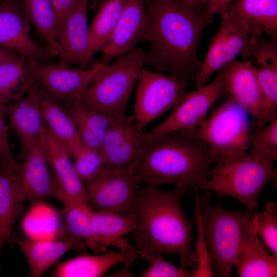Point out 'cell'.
I'll use <instances>...</instances> for the list:
<instances>
[{
  "label": "cell",
  "instance_id": "42",
  "mask_svg": "<svg viewBox=\"0 0 277 277\" xmlns=\"http://www.w3.org/2000/svg\"><path fill=\"white\" fill-rule=\"evenodd\" d=\"M185 7L196 12L203 13L202 7H204L207 0H174Z\"/></svg>",
  "mask_w": 277,
  "mask_h": 277
},
{
  "label": "cell",
  "instance_id": "15",
  "mask_svg": "<svg viewBox=\"0 0 277 277\" xmlns=\"http://www.w3.org/2000/svg\"><path fill=\"white\" fill-rule=\"evenodd\" d=\"M89 0H75L58 26L56 34L59 63L87 67L89 57V26L87 18Z\"/></svg>",
  "mask_w": 277,
  "mask_h": 277
},
{
  "label": "cell",
  "instance_id": "44",
  "mask_svg": "<svg viewBox=\"0 0 277 277\" xmlns=\"http://www.w3.org/2000/svg\"><path fill=\"white\" fill-rule=\"evenodd\" d=\"M4 154L8 155L13 154L12 151L7 150L0 143V157Z\"/></svg>",
  "mask_w": 277,
  "mask_h": 277
},
{
  "label": "cell",
  "instance_id": "13",
  "mask_svg": "<svg viewBox=\"0 0 277 277\" xmlns=\"http://www.w3.org/2000/svg\"><path fill=\"white\" fill-rule=\"evenodd\" d=\"M225 92L248 112L252 133L264 127L273 117L265 105L252 61L233 60L224 67Z\"/></svg>",
  "mask_w": 277,
  "mask_h": 277
},
{
  "label": "cell",
  "instance_id": "28",
  "mask_svg": "<svg viewBox=\"0 0 277 277\" xmlns=\"http://www.w3.org/2000/svg\"><path fill=\"white\" fill-rule=\"evenodd\" d=\"M26 60L18 54L0 66V104L19 100L31 88L33 80L27 69Z\"/></svg>",
  "mask_w": 277,
  "mask_h": 277
},
{
  "label": "cell",
  "instance_id": "26",
  "mask_svg": "<svg viewBox=\"0 0 277 277\" xmlns=\"http://www.w3.org/2000/svg\"><path fill=\"white\" fill-rule=\"evenodd\" d=\"M90 223L97 243L105 249L112 246L127 251L133 248L123 236L134 231V217L112 211L92 210Z\"/></svg>",
  "mask_w": 277,
  "mask_h": 277
},
{
  "label": "cell",
  "instance_id": "36",
  "mask_svg": "<svg viewBox=\"0 0 277 277\" xmlns=\"http://www.w3.org/2000/svg\"><path fill=\"white\" fill-rule=\"evenodd\" d=\"M73 160L75 171L83 184L98 175L107 168L100 151L85 147Z\"/></svg>",
  "mask_w": 277,
  "mask_h": 277
},
{
  "label": "cell",
  "instance_id": "29",
  "mask_svg": "<svg viewBox=\"0 0 277 277\" xmlns=\"http://www.w3.org/2000/svg\"><path fill=\"white\" fill-rule=\"evenodd\" d=\"M234 266L240 277L277 276V257L267 252L256 234Z\"/></svg>",
  "mask_w": 277,
  "mask_h": 277
},
{
  "label": "cell",
  "instance_id": "23",
  "mask_svg": "<svg viewBox=\"0 0 277 277\" xmlns=\"http://www.w3.org/2000/svg\"><path fill=\"white\" fill-rule=\"evenodd\" d=\"M33 87L48 129L66 148L71 159H74L83 151L85 146L73 122L62 105L34 80Z\"/></svg>",
  "mask_w": 277,
  "mask_h": 277
},
{
  "label": "cell",
  "instance_id": "39",
  "mask_svg": "<svg viewBox=\"0 0 277 277\" xmlns=\"http://www.w3.org/2000/svg\"><path fill=\"white\" fill-rule=\"evenodd\" d=\"M235 0H207L204 7L203 15L206 18H212L220 13Z\"/></svg>",
  "mask_w": 277,
  "mask_h": 277
},
{
  "label": "cell",
  "instance_id": "16",
  "mask_svg": "<svg viewBox=\"0 0 277 277\" xmlns=\"http://www.w3.org/2000/svg\"><path fill=\"white\" fill-rule=\"evenodd\" d=\"M0 46L39 63H43L52 55L32 37L30 23L17 0L0 2Z\"/></svg>",
  "mask_w": 277,
  "mask_h": 277
},
{
  "label": "cell",
  "instance_id": "11",
  "mask_svg": "<svg viewBox=\"0 0 277 277\" xmlns=\"http://www.w3.org/2000/svg\"><path fill=\"white\" fill-rule=\"evenodd\" d=\"M140 184L129 168H106L84 184L87 204L93 210L112 211L133 217V203Z\"/></svg>",
  "mask_w": 277,
  "mask_h": 277
},
{
  "label": "cell",
  "instance_id": "18",
  "mask_svg": "<svg viewBox=\"0 0 277 277\" xmlns=\"http://www.w3.org/2000/svg\"><path fill=\"white\" fill-rule=\"evenodd\" d=\"M25 202L19 162L13 154H4L0 157V254Z\"/></svg>",
  "mask_w": 277,
  "mask_h": 277
},
{
  "label": "cell",
  "instance_id": "40",
  "mask_svg": "<svg viewBox=\"0 0 277 277\" xmlns=\"http://www.w3.org/2000/svg\"><path fill=\"white\" fill-rule=\"evenodd\" d=\"M74 1L75 0H51L55 15L57 29Z\"/></svg>",
  "mask_w": 277,
  "mask_h": 277
},
{
  "label": "cell",
  "instance_id": "9",
  "mask_svg": "<svg viewBox=\"0 0 277 277\" xmlns=\"http://www.w3.org/2000/svg\"><path fill=\"white\" fill-rule=\"evenodd\" d=\"M60 63L43 64L26 60L32 79L60 104L78 97L103 73L107 64L97 62L89 68H73Z\"/></svg>",
  "mask_w": 277,
  "mask_h": 277
},
{
  "label": "cell",
  "instance_id": "12",
  "mask_svg": "<svg viewBox=\"0 0 277 277\" xmlns=\"http://www.w3.org/2000/svg\"><path fill=\"white\" fill-rule=\"evenodd\" d=\"M218 71L211 83L186 93L171 114L144 135L150 137L180 130L195 131L205 122L214 103L225 93L224 67Z\"/></svg>",
  "mask_w": 277,
  "mask_h": 277
},
{
  "label": "cell",
  "instance_id": "46",
  "mask_svg": "<svg viewBox=\"0 0 277 277\" xmlns=\"http://www.w3.org/2000/svg\"><path fill=\"white\" fill-rule=\"evenodd\" d=\"M3 0H0V2H1L2 1H3Z\"/></svg>",
  "mask_w": 277,
  "mask_h": 277
},
{
  "label": "cell",
  "instance_id": "3",
  "mask_svg": "<svg viewBox=\"0 0 277 277\" xmlns=\"http://www.w3.org/2000/svg\"><path fill=\"white\" fill-rule=\"evenodd\" d=\"M187 192L186 186H176L170 191L150 185L140 188L132 206L136 221L133 239L140 256L153 250L175 253L180 256L181 268H195L191 236L193 225L181 207Z\"/></svg>",
  "mask_w": 277,
  "mask_h": 277
},
{
  "label": "cell",
  "instance_id": "10",
  "mask_svg": "<svg viewBox=\"0 0 277 277\" xmlns=\"http://www.w3.org/2000/svg\"><path fill=\"white\" fill-rule=\"evenodd\" d=\"M220 13V25L194 80L196 88L206 85L214 73L234 60L252 35L244 22L230 10L226 8Z\"/></svg>",
  "mask_w": 277,
  "mask_h": 277
},
{
  "label": "cell",
  "instance_id": "20",
  "mask_svg": "<svg viewBox=\"0 0 277 277\" xmlns=\"http://www.w3.org/2000/svg\"><path fill=\"white\" fill-rule=\"evenodd\" d=\"M8 242L20 248L28 262L31 277L41 276L69 251L81 252L89 248L84 240L67 232L60 240L35 241L21 239L13 230Z\"/></svg>",
  "mask_w": 277,
  "mask_h": 277
},
{
  "label": "cell",
  "instance_id": "4",
  "mask_svg": "<svg viewBox=\"0 0 277 277\" xmlns=\"http://www.w3.org/2000/svg\"><path fill=\"white\" fill-rule=\"evenodd\" d=\"M209 190L199 195L203 227L212 260L213 276L229 277L233 267L244 254L255 234L253 221L255 212L225 209L210 202Z\"/></svg>",
  "mask_w": 277,
  "mask_h": 277
},
{
  "label": "cell",
  "instance_id": "47",
  "mask_svg": "<svg viewBox=\"0 0 277 277\" xmlns=\"http://www.w3.org/2000/svg\"><path fill=\"white\" fill-rule=\"evenodd\" d=\"M1 47H2V46H0V48H1Z\"/></svg>",
  "mask_w": 277,
  "mask_h": 277
},
{
  "label": "cell",
  "instance_id": "5",
  "mask_svg": "<svg viewBox=\"0 0 277 277\" xmlns=\"http://www.w3.org/2000/svg\"><path fill=\"white\" fill-rule=\"evenodd\" d=\"M248 152L240 156L220 155L214 167L208 170L203 190L235 198L254 211L260 205L262 190L270 180L276 179L277 171L275 160L266 152Z\"/></svg>",
  "mask_w": 277,
  "mask_h": 277
},
{
  "label": "cell",
  "instance_id": "19",
  "mask_svg": "<svg viewBox=\"0 0 277 277\" xmlns=\"http://www.w3.org/2000/svg\"><path fill=\"white\" fill-rule=\"evenodd\" d=\"M143 131L136 127L133 114L113 119L105 135L100 152L108 169H124L136 161Z\"/></svg>",
  "mask_w": 277,
  "mask_h": 277
},
{
  "label": "cell",
  "instance_id": "7",
  "mask_svg": "<svg viewBox=\"0 0 277 277\" xmlns=\"http://www.w3.org/2000/svg\"><path fill=\"white\" fill-rule=\"evenodd\" d=\"M247 111L231 97L217 106L194 132L213 152L221 155L246 154L253 133Z\"/></svg>",
  "mask_w": 277,
  "mask_h": 277
},
{
  "label": "cell",
  "instance_id": "31",
  "mask_svg": "<svg viewBox=\"0 0 277 277\" xmlns=\"http://www.w3.org/2000/svg\"><path fill=\"white\" fill-rule=\"evenodd\" d=\"M126 0H106L89 26V57L100 51L110 37Z\"/></svg>",
  "mask_w": 277,
  "mask_h": 277
},
{
  "label": "cell",
  "instance_id": "41",
  "mask_svg": "<svg viewBox=\"0 0 277 277\" xmlns=\"http://www.w3.org/2000/svg\"><path fill=\"white\" fill-rule=\"evenodd\" d=\"M4 105L0 104V143L9 151H11L8 138V128L5 121Z\"/></svg>",
  "mask_w": 277,
  "mask_h": 277
},
{
  "label": "cell",
  "instance_id": "22",
  "mask_svg": "<svg viewBox=\"0 0 277 277\" xmlns=\"http://www.w3.org/2000/svg\"><path fill=\"white\" fill-rule=\"evenodd\" d=\"M46 157L57 185L55 198L62 203H87L84 185L76 173L71 157L66 148L47 129L45 139Z\"/></svg>",
  "mask_w": 277,
  "mask_h": 277
},
{
  "label": "cell",
  "instance_id": "25",
  "mask_svg": "<svg viewBox=\"0 0 277 277\" xmlns=\"http://www.w3.org/2000/svg\"><path fill=\"white\" fill-rule=\"evenodd\" d=\"M61 105L73 122L84 146L100 152L113 118L83 104L77 98Z\"/></svg>",
  "mask_w": 277,
  "mask_h": 277
},
{
  "label": "cell",
  "instance_id": "17",
  "mask_svg": "<svg viewBox=\"0 0 277 277\" xmlns=\"http://www.w3.org/2000/svg\"><path fill=\"white\" fill-rule=\"evenodd\" d=\"M4 109L21 142L18 159L45 140L48 129L33 83L24 96L4 105Z\"/></svg>",
  "mask_w": 277,
  "mask_h": 277
},
{
  "label": "cell",
  "instance_id": "21",
  "mask_svg": "<svg viewBox=\"0 0 277 277\" xmlns=\"http://www.w3.org/2000/svg\"><path fill=\"white\" fill-rule=\"evenodd\" d=\"M17 160L19 162V177L26 202L38 204L55 197L57 185L49 168L45 140Z\"/></svg>",
  "mask_w": 277,
  "mask_h": 277
},
{
  "label": "cell",
  "instance_id": "8",
  "mask_svg": "<svg viewBox=\"0 0 277 277\" xmlns=\"http://www.w3.org/2000/svg\"><path fill=\"white\" fill-rule=\"evenodd\" d=\"M134 117L141 131L154 120L174 108L186 93L187 83L179 78L144 67L140 72Z\"/></svg>",
  "mask_w": 277,
  "mask_h": 277
},
{
  "label": "cell",
  "instance_id": "33",
  "mask_svg": "<svg viewBox=\"0 0 277 277\" xmlns=\"http://www.w3.org/2000/svg\"><path fill=\"white\" fill-rule=\"evenodd\" d=\"M253 224L255 234L277 257V204L272 201L267 203L263 212L255 213Z\"/></svg>",
  "mask_w": 277,
  "mask_h": 277
},
{
  "label": "cell",
  "instance_id": "37",
  "mask_svg": "<svg viewBox=\"0 0 277 277\" xmlns=\"http://www.w3.org/2000/svg\"><path fill=\"white\" fill-rule=\"evenodd\" d=\"M260 88L267 109L277 117V68H255Z\"/></svg>",
  "mask_w": 277,
  "mask_h": 277
},
{
  "label": "cell",
  "instance_id": "45",
  "mask_svg": "<svg viewBox=\"0 0 277 277\" xmlns=\"http://www.w3.org/2000/svg\"><path fill=\"white\" fill-rule=\"evenodd\" d=\"M106 0H93L94 5L96 7L98 5L101 6Z\"/></svg>",
  "mask_w": 277,
  "mask_h": 277
},
{
  "label": "cell",
  "instance_id": "43",
  "mask_svg": "<svg viewBox=\"0 0 277 277\" xmlns=\"http://www.w3.org/2000/svg\"><path fill=\"white\" fill-rule=\"evenodd\" d=\"M18 54L16 52L2 46L0 48V66L7 60Z\"/></svg>",
  "mask_w": 277,
  "mask_h": 277
},
{
  "label": "cell",
  "instance_id": "30",
  "mask_svg": "<svg viewBox=\"0 0 277 277\" xmlns=\"http://www.w3.org/2000/svg\"><path fill=\"white\" fill-rule=\"evenodd\" d=\"M21 7L27 20L45 40L52 55L57 56V25L51 0H22Z\"/></svg>",
  "mask_w": 277,
  "mask_h": 277
},
{
  "label": "cell",
  "instance_id": "2",
  "mask_svg": "<svg viewBox=\"0 0 277 277\" xmlns=\"http://www.w3.org/2000/svg\"><path fill=\"white\" fill-rule=\"evenodd\" d=\"M194 132L174 131L150 137L143 133L138 157L129 168L137 181L203 190L209 168L220 155L211 151Z\"/></svg>",
  "mask_w": 277,
  "mask_h": 277
},
{
  "label": "cell",
  "instance_id": "38",
  "mask_svg": "<svg viewBox=\"0 0 277 277\" xmlns=\"http://www.w3.org/2000/svg\"><path fill=\"white\" fill-rule=\"evenodd\" d=\"M262 128L253 132V137L249 151L262 150L275 160L277 159V117Z\"/></svg>",
  "mask_w": 277,
  "mask_h": 277
},
{
  "label": "cell",
  "instance_id": "24",
  "mask_svg": "<svg viewBox=\"0 0 277 277\" xmlns=\"http://www.w3.org/2000/svg\"><path fill=\"white\" fill-rule=\"evenodd\" d=\"M139 256L133 247L127 251L110 252L102 254H82L56 265L51 276L54 277L103 276L111 268L121 263H133Z\"/></svg>",
  "mask_w": 277,
  "mask_h": 277
},
{
  "label": "cell",
  "instance_id": "35",
  "mask_svg": "<svg viewBox=\"0 0 277 277\" xmlns=\"http://www.w3.org/2000/svg\"><path fill=\"white\" fill-rule=\"evenodd\" d=\"M162 252L153 250L141 257L150 264L141 277H193V271L177 267L166 261Z\"/></svg>",
  "mask_w": 277,
  "mask_h": 277
},
{
  "label": "cell",
  "instance_id": "27",
  "mask_svg": "<svg viewBox=\"0 0 277 277\" xmlns=\"http://www.w3.org/2000/svg\"><path fill=\"white\" fill-rule=\"evenodd\" d=\"M226 8L244 22L252 35L264 32L276 40L277 0H235Z\"/></svg>",
  "mask_w": 277,
  "mask_h": 277
},
{
  "label": "cell",
  "instance_id": "32",
  "mask_svg": "<svg viewBox=\"0 0 277 277\" xmlns=\"http://www.w3.org/2000/svg\"><path fill=\"white\" fill-rule=\"evenodd\" d=\"M63 204L66 232L84 240L89 249L104 252L106 249L98 244L91 227L90 214L93 209L87 203L68 202Z\"/></svg>",
  "mask_w": 277,
  "mask_h": 277
},
{
  "label": "cell",
  "instance_id": "34",
  "mask_svg": "<svg viewBox=\"0 0 277 277\" xmlns=\"http://www.w3.org/2000/svg\"><path fill=\"white\" fill-rule=\"evenodd\" d=\"M199 192L195 190L193 193L197 235L194 250L196 266L192 270L193 277H211L213 276L212 260L204 235Z\"/></svg>",
  "mask_w": 277,
  "mask_h": 277
},
{
  "label": "cell",
  "instance_id": "14",
  "mask_svg": "<svg viewBox=\"0 0 277 277\" xmlns=\"http://www.w3.org/2000/svg\"><path fill=\"white\" fill-rule=\"evenodd\" d=\"M149 39V19L146 0H126L110 37L100 49V62L107 64L123 56L140 42Z\"/></svg>",
  "mask_w": 277,
  "mask_h": 277
},
{
  "label": "cell",
  "instance_id": "1",
  "mask_svg": "<svg viewBox=\"0 0 277 277\" xmlns=\"http://www.w3.org/2000/svg\"><path fill=\"white\" fill-rule=\"evenodd\" d=\"M146 5L150 45L145 64L187 84L194 80L202 64L197 55L199 41L212 18L174 0H146Z\"/></svg>",
  "mask_w": 277,
  "mask_h": 277
},
{
  "label": "cell",
  "instance_id": "6",
  "mask_svg": "<svg viewBox=\"0 0 277 277\" xmlns=\"http://www.w3.org/2000/svg\"><path fill=\"white\" fill-rule=\"evenodd\" d=\"M145 65V52L135 48L117 57L78 97L82 103L113 119L125 118L133 87Z\"/></svg>",
  "mask_w": 277,
  "mask_h": 277
}]
</instances>
